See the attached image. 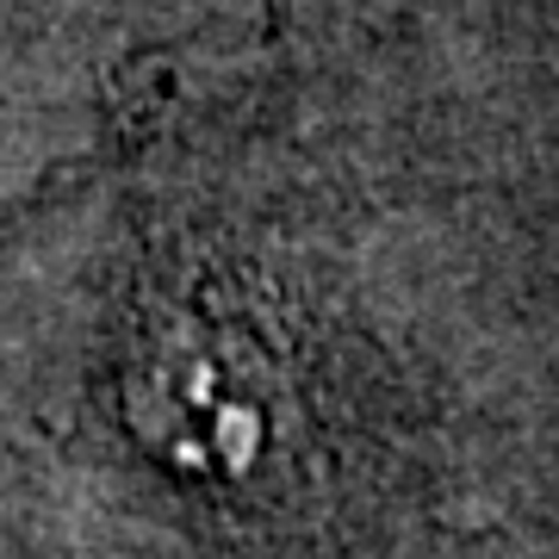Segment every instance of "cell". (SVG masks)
Returning <instances> with one entry per match:
<instances>
[{
  "label": "cell",
  "mask_w": 559,
  "mask_h": 559,
  "mask_svg": "<svg viewBox=\"0 0 559 559\" xmlns=\"http://www.w3.org/2000/svg\"><path fill=\"white\" fill-rule=\"evenodd\" d=\"M138 429L175 473L212 485H242L280 454V373L242 330H168L143 355Z\"/></svg>",
  "instance_id": "1"
}]
</instances>
